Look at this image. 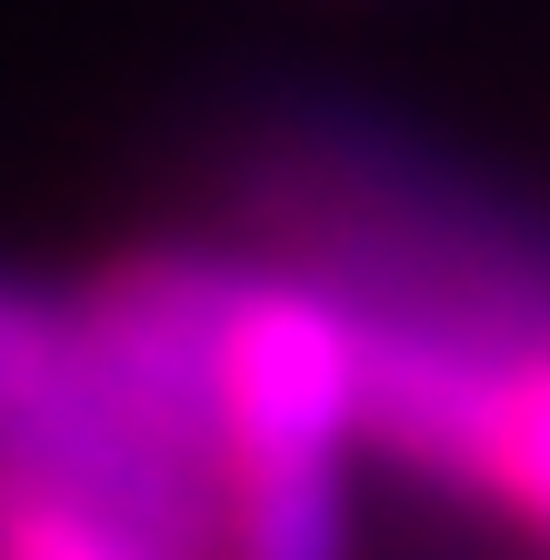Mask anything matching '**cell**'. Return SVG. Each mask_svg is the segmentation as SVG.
Returning a JSON list of instances; mask_svg holds the SVG:
<instances>
[{"label": "cell", "mask_w": 550, "mask_h": 560, "mask_svg": "<svg viewBox=\"0 0 550 560\" xmlns=\"http://www.w3.org/2000/svg\"><path fill=\"white\" fill-rule=\"evenodd\" d=\"M91 381V340H81V301H50L31 280H0V441L50 431Z\"/></svg>", "instance_id": "3957f363"}, {"label": "cell", "mask_w": 550, "mask_h": 560, "mask_svg": "<svg viewBox=\"0 0 550 560\" xmlns=\"http://www.w3.org/2000/svg\"><path fill=\"white\" fill-rule=\"evenodd\" d=\"M501 501H520L550 530V361H530L520 400H511V441H501Z\"/></svg>", "instance_id": "277c9868"}, {"label": "cell", "mask_w": 550, "mask_h": 560, "mask_svg": "<svg viewBox=\"0 0 550 560\" xmlns=\"http://www.w3.org/2000/svg\"><path fill=\"white\" fill-rule=\"evenodd\" d=\"M0 560H180L91 480L0 451Z\"/></svg>", "instance_id": "7a4b0ae2"}, {"label": "cell", "mask_w": 550, "mask_h": 560, "mask_svg": "<svg viewBox=\"0 0 550 560\" xmlns=\"http://www.w3.org/2000/svg\"><path fill=\"white\" fill-rule=\"evenodd\" d=\"M351 311L311 270H250L221 330V560H351Z\"/></svg>", "instance_id": "6da1fadb"}]
</instances>
